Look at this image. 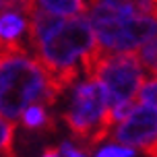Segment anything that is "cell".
Listing matches in <instances>:
<instances>
[{
    "instance_id": "obj_13",
    "label": "cell",
    "mask_w": 157,
    "mask_h": 157,
    "mask_svg": "<svg viewBox=\"0 0 157 157\" xmlns=\"http://www.w3.org/2000/svg\"><path fill=\"white\" fill-rule=\"evenodd\" d=\"M136 97L141 99L143 103H149L153 108H157V75H153V78H145V83L141 85Z\"/></svg>"
},
{
    "instance_id": "obj_12",
    "label": "cell",
    "mask_w": 157,
    "mask_h": 157,
    "mask_svg": "<svg viewBox=\"0 0 157 157\" xmlns=\"http://www.w3.org/2000/svg\"><path fill=\"white\" fill-rule=\"evenodd\" d=\"M13 134H15L13 120H6V118L0 116V155L13 153Z\"/></svg>"
},
{
    "instance_id": "obj_2",
    "label": "cell",
    "mask_w": 157,
    "mask_h": 157,
    "mask_svg": "<svg viewBox=\"0 0 157 157\" xmlns=\"http://www.w3.org/2000/svg\"><path fill=\"white\" fill-rule=\"evenodd\" d=\"M58 87L37 58L25 50L0 56V116L13 120L33 101L52 105L60 97Z\"/></svg>"
},
{
    "instance_id": "obj_10",
    "label": "cell",
    "mask_w": 157,
    "mask_h": 157,
    "mask_svg": "<svg viewBox=\"0 0 157 157\" xmlns=\"http://www.w3.org/2000/svg\"><path fill=\"white\" fill-rule=\"evenodd\" d=\"M136 58L143 68H147L151 75H157V35L136 48Z\"/></svg>"
},
{
    "instance_id": "obj_11",
    "label": "cell",
    "mask_w": 157,
    "mask_h": 157,
    "mask_svg": "<svg viewBox=\"0 0 157 157\" xmlns=\"http://www.w3.org/2000/svg\"><path fill=\"white\" fill-rule=\"evenodd\" d=\"M93 153L97 157H134L136 149L128 147V145H122V143H108L99 149H95Z\"/></svg>"
},
{
    "instance_id": "obj_1",
    "label": "cell",
    "mask_w": 157,
    "mask_h": 157,
    "mask_svg": "<svg viewBox=\"0 0 157 157\" xmlns=\"http://www.w3.org/2000/svg\"><path fill=\"white\" fill-rule=\"evenodd\" d=\"M29 31L35 56L60 93L81 75H87L93 58L99 54L89 19L83 15L64 17L35 6L29 19Z\"/></svg>"
},
{
    "instance_id": "obj_3",
    "label": "cell",
    "mask_w": 157,
    "mask_h": 157,
    "mask_svg": "<svg viewBox=\"0 0 157 157\" xmlns=\"http://www.w3.org/2000/svg\"><path fill=\"white\" fill-rule=\"evenodd\" d=\"M89 25L101 52H134L157 35V17L95 2L89 8Z\"/></svg>"
},
{
    "instance_id": "obj_15",
    "label": "cell",
    "mask_w": 157,
    "mask_h": 157,
    "mask_svg": "<svg viewBox=\"0 0 157 157\" xmlns=\"http://www.w3.org/2000/svg\"><path fill=\"white\" fill-rule=\"evenodd\" d=\"M8 8H19L31 15V10L35 8V0H0V13Z\"/></svg>"
},
{
    "instance_id": "obj_8",
    "label": "cell",
    "mask_w": 157,
    "mask_h": 157,
    "mask_svg": "<svg viewBox=\"0 0 157 157\" xmlns=\"http://www.w3.org/2000/svg\"><path fill=\"white\" fill-rule=\"evenodd\" d=\"M41 10L54 13V15H83L87 13V2L85 0H35Z\"/></svg>"
},
{
    "instance_id": "obj_6",
    "label": "cell",
    "mask_w": 157,
    "mask_h": 157,
    "mask_svg": "<svg viewBox=\"0 0 157 157\" xmlns=\"http://www.w3.org/2000/svg\"><path fill=\"white\" fill-rule=\"evenodd\" d=\"M116 143L128 145L132 149H143L149 155H157V108L149 103L132 105L118 126L112 130Z\"/></svg>"
},
{
    "instance_id": "obj_9",
    "label": "cell",
    "mask_w": 157,
    "mask_h": 157,
    "mask_svg": "<svg viewBox=\"0 0 157 157\" xmlns=\"http://www.w3.org/2000/svg\"><path fill=\"white\" fill-rule=\"evenodd\" d=\"M99 4H110L116 8H126L134 13H145V15L157 17V0H93Z\"/></svg>"
},
{
    "instance_id": "obj_5",
    "label": "cell",
    "mask_w": 157,
    "mask_h": 157,
    "mask_svg": "<svg viewBox=\"0 0 157 157\" xmlns=\"http://www.w3.org/2000/svg\"><path fill=\"white\" fill-rule=\"evenodd\" d=\"M85 77H95L112 103L132 101L145 83V71L134 52H101L93 58Z\"/></svg>"
},
{
    "instance_id": "obj_4",
    "label": "cell",
    "mask_w": 157,
    "mask_h": 157,
    "mask_svg": "<svg viewBox=\"0 0 157 157\" xmlns=\"http://www.w3.org/2000/svg\"><path fill=\"white\" fill-rule=\"evenodd\" d=\"M64 122L71 132L87 147H95L110 134V99L95 77H85L72 83L71 103L64 112Z\"/></svg>"
},
{
    "instance_id": "obj_14",
    "label": "cell",
    "mask_w": 157,
    "mask_h": 157,
    "mask_svg": "<svg viewBox=\"0 0 157 157\" xmlns=\"http://www.w3.org/2000/svg\"><path fill=\"white\" fill-rule=\"evenodd\" d=\"M46 155H62V157H83L87 155V149L85 147H78L77 143L72 141H62L56 149H50L46 151Z\"/></svg>"
},
{
    "instance_id": "obj_7",
    "label": "cell",
    "mask_w": 157,
    "mask_h": 157,
    "mask_svg": "<svg viewBox=\"0 0 157 157\" xmlns=\"http://www.w3.org/2000/svg\"><path fill=\"white\" fill-rule=\"evenodd\" d=\"M21 122H23L25 128L29 130H46V128H54L52 124V116L48 114L46 105L41 101H33L29 103L23 112H21Z\"/></svg>"
}]
</instances>
